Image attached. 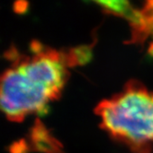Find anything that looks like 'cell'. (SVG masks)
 <instances>
[{
  "label": "cell",
  "mask_w": 153,
  "mask_h": 153,
  "mask_svg": "<svg viewBox=\"0 0 153 153\" xmlns=\"http://www.w3.org/2000/svg\"><path fill=\"white\" fill-rule=\"evenodd\" d=\"M95 114L113 139L134 153L152 152L153 91L140 81H128L121 91L98 103Z\"/></svg>",
  "instance_id": "2"
},
{
  "label": "cell",
  "mask_w": 153,
  "mask_h": 153,
  "mask_svg": "<svg viewBox=\"0 0 153 153\" xmlns=\"http://www.w3.org/2000/svg\"><path fill=\"white\" fill-rule=\"evenodd\" d=\"M28 148L42 153H64L63 146L39 119L31 127Z\"/></svg>",
  "instance_id": "3"
},
{
  "label": "cell",
  "mask_w": 153,
  "mask_h": 153,
  "mask_svg": "<svg viewBox=\"0 0 153 153\" xmlns=\"http://www.w3.org/2000/svg\"><path fill=\"white\" fill-rule=\"evenodd\" d=\"M32 54L16 49L7 52L11 65L1 76L0 100L6 117L21 122L30 114L45 113L48 103L56 101L68 79L65 53L31 45Z\"/></svg>",
  "instance_id": "1"
}]
</instances>
